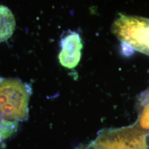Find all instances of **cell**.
Returning <instances> with one entry per match:
<instances>
[{
    "instance_id": "obj_3",
    "label": "cell",
    "mask_w": 149,
    "mask_h": 149,
    "mask_svg": "<svg viewBox=\"0 0 149 149\" xmlns=\"http://www.w3.org/2000/svg\"><path fill=\"white\" fill-rule=\"evenodd\" d=\"M112 31L134 50L149 55V19L120 14L114 22Z\"/></svg>"
},
{
    "instance_id": "obj_6",
    "label": "cell",
    "mask_w": 149,
    "mask_h": 149,
    "mask_svg": "<svg viewBox=\"0 0 149 149\" xmlns=\"http://www.w3.org/2000/svg\"><path fill=\"white\" fill-rule=\"evenodd\" d=\"M17 122L6 119L0 114V142L11 137L17 131Z\"/></svg>"
},
{
    "instance_id": "obj_4",
    "label": "cell",
    "mask_w": 149,
    "mask_h": 149,
    "mask_svg": "<svg viewBox=\"0 0 149 149\" xmlns=\"http://www.w3.org/2000/svg\"><path fill=\"white\" fill-rule=\"evenodd\" d=\"M60 46L59 55L60 64L69 69L76 67L80 63L83 47L80 34L76 32L68 33L61 39Z\"/></svg>"
},
{
    "instance_id": "obj_8",
    "label": "cell",
    "mask_w": 149,
    "mask_h": 149,
    "mask_svg": "<svg viewBox=\"0 0 149 149\" xmlns=\"http://www.w3.org/2000/svg\"><path fill=\"white\" fill-rule=\"evenodd\" d=\"M74 149H90L88 144L85 145H81L80 146L75 148Z\"/></svg>"
},
{
    "instance_id": "obj_2",
    "label": "cell",
    "mask_w": 149,
    "mask_h": 149,
    "mask_svg": "<svg viewBox=\"0 0 149 149\" xmlns=\"http://www.w3.org/2000/svg\"><path fill=\"white\" fill-rule=\"evenodd\" d=\"M149 135L139 125L107 129L88 145L90 149H149Z\"/></svg>"
},
{
    "instance_id": "obj_5",
    "label": "cell",
    "mask_w": 149,
    "mask_h": 149,
    "mask_svg": "<svg viewBox=\"0 0 149 149\" xmlns=\"http://www.w3.org/2000/svg\"><path fill=\"white\" fill-rule=\"evenodd\" d=\"M16 27V20L11 10L0 5V43L11 38Z\"/></svg>"
},
{
    "instance_id": "obj_9",
    "label": "cell",
    "mask_w": 149,
    "mask_h": 149,
    "mask_svg": "<svg viewBox=\"0 0 149 149\" xmlns=\"http://www.w3.org/2000/svg\"></svg>"
},
{
    "instance_id": "obj_1",
    "label": "cell",
    "mask_w": 149,
    "mask_h": 149,
    "mask_svg": "<svg viewBox=\"0 0 149 149\" xmlns=\"http://www.w3.org/2000/svg\"><path fill=\"white\" fill-rule=\"evenodd\" d=\"M31 86L18 79L0 77V114L12 121H23L29 116Z\"/></svg>"
},
{
    "instance_id": "obj_7",
    "label": "cell",
    "mask_w": 149,
    "mask_h": 149,
    "mask_svg": "<svg viewBox=\"0 0 149 149\" xmlns=\"http://www.w3.org/2000/svg\"><path fill=\"white\" fill-rule=\"evenodd\" d=\"M144 107V109L139 119V125L144 129H149V101Z\"/></svg>"
}]
</instances>
